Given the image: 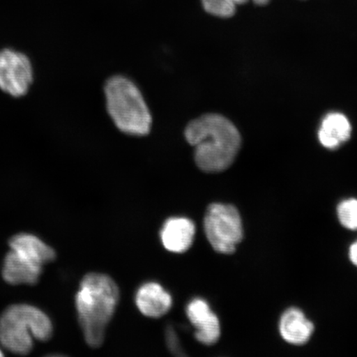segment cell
<instances>
[{"label":"cell","instance_id":"obj_16","mask_svg":"<svg viewBox=\"0 0 357 357\" xmlns=\"http://www.w3.org/2000/svg\"><path fill=\"white\" fill-rule=\"evenodd\" d=\"M167 343L169 350L172 354L177 356H185V354L183 351L178 337L172 327H168L166 332Z\"/></svg>","mask_w":357,"mask_h":357},{"label":"cell","instance_id":"obj_19","mask_svg":"<svg viewBox=\"0 0 357 357\" xmlns=\"http://www.w3.org/2000/svg\"><path fill=\"white\" fill-rule=\"evenodd\" d=\"M248 1V0H234V2L236 4V6H238V4H243Z\"/></svg>","mask_w":357,"mask_h":357},{"label":"cell","instance_id":"obj_10","mask_svg":"<svg viewBox=\"0 0 357 357\" xmlns=\"http://www.w3.org/2000/svg\"><path fill=\"white\" fill-rule=\"evenodd\" d=\"M136 305L144 316L159 319L171 310L172 298L162 285L150 282L142 285L138 289L136 294Z\"/></svg>","mask_w":357,"mask_h":357},{"label":"cell","instance_id":"obj_13","mask_svg":"<svg viewBox=\"0 0 357 357\" xmlns=\"http://www.w3.org/2000/svg\"><path fill=\"white\" fill-rule=\"evenodd\" d=\"M351 127L346 116L332 113L326 116L319 129L321 144L328 149H336L351 137Z\"/></svg>","mask_w":357,"mask_h":357},{"label":"cell","instance_id":"obj_2","mask_svg":"<svg viewBox=\"0 0 357 357\" xmlns=\"http://www.w3.org/2000/svg\"><path fill=\"white\" fill-rule=\"evenodd\" d=\"M119 301V289L110 276L89 273L80 282L75 296L79 322L87 344L99 348Z\"/></svg>","mask_w":357,"mask_h":357},{"label":"cell","instance_id":"obj_8","mask_svg":"<svg viewBox=\"0 0 357 357\" xmlns=\"http://www.w3.org/2000/svg\"><path fill=\"white\" fill-rule=\"evenodd\" d=\"M195 225L187 218H171L164 223L160 238L165 248L175 253L188 251L193 244Z\"/></svg>","mask_w":357,"mask_h":357},{"label":"cell","instance_id":"obj_1","mask_svg":"<svg viewBox=\"0 0 357 357\" xmlns=\"http://www.w3.org/2000/svg\"><path fill=\"white\" fill-rule=\"evenodd\" d=\"M187 142L195 147V162L204 172L225 171L234 162L241 146L240 133L221 114H207L191 120L185 130Z\"/></svg>","mask_w":357,"mask_h":357},{"label":"cell","instance_id":"obj_15","mask_svg":"<svg viewBox=\"0 0 357 357\" xmlns=\"http://www.w3.org/2000/svg\"><path fill=\"white\" fill-rule=\"evenodd\" d=\"M204 10L213 16L231 17L234 15L236 4L234 0H201Z\"/></svg>","mask_w":357,"mask_h":357},{"label":"cell","instance_id":"obj_12","mask_svg":"<svg viewBox=\"0 0 357 357\" xmlns=\"http://www.w3.org/2000/svg\"><path fill=\"white\" fill-rule=\"evenodd\" d=\"M10 247L13 251L42 266L56 258L54 250L32 234H20L13 236Z\"/></svg>","mask_w":357,"mask_h":357},{"label":"cell","instance_id":"obj_11","mask_svg":"<svg viewBox=\"0 0 357 357\" xmlns=\"http://www.w3.org/2000/svg\"><path fill=\"white\" fill-rule=\"evenodd\" d=\"M314 327L303 312L289 309L284 312L280 322V332L284 341L294 345H303L310 340Z\"/></svg>","mask_w":357,"mask_h":357},{"label":"cell","instance_id":"obj_5","mask_svg":"<svg viewBox=\"0 0 357 357\" xmlns=\"http://www.w3.org/2000/svg\"><path fill=\"white\" fill-rule=\"evenodd\" d=\"M204 226L209 243L218 253H234L243 238L242 220L238 209L233 205H209Z\"/></svg>","mask_w":357,"mask_h":357},{"label":"cell","instance_id":"obj_14","mask_svg":"<svg viewBox=\"0 0 357 357\" xmlns=\"http://www.w3.org/2000/svg\"><path fill=\"white\" fill-rule=\"evenodd\" d=\"M337 215L342 225L350 230H357V200L347 199L338 205Z\"/></svg>","mask_w":357,"mask_h":357},{"label":"cell","instance_id":"obj_17","mask_svg":"<svg viewBox=\"0 0 357 357\" xmlns=\"http://www.w3.org/2000/svg\"><path fill=\"white\" fill-rule=\"evenodd\" d=\"M349 255L351 262L357 266V242L350 248Z\"/></svg>","mask_w":357,"mask_h":357},{"label":"cell","instance_id":"obj_7","mask_svg":"<svg viewBox=\"0 0 357 357\" xmlns=\"http://www.w3.org/2000/svg\"><path fill=\"white\" fill-rule=\"evenodd\" d=\"M186 314L195 328V337L204 345H213L220 337V320L202 298H196L186 307Z\"/></svg>","mask_w":357,"mask_h":357},{"label":"cell","instance_id":"obj_18","mask_svg":"<svg viewBox=\"0 0 357 357\" xmlns=\"http://www.w3.org/2000/svg\"><path fill=\"white\" fill-rule=\"evenodd\" d=\"M252 1L257 4V6H266V4L270 2V0H252Z\"/></svg>","mask_w":357,"mask_h":357},{"label":"cell","instance_id":"obj_4","mask_svg":"<svg viewBox=\"0 0 357 357\" xmlns=\"http://www.w3.org/2000/svg\"><path fill=\"white\" fill-rule=\"evenodd\" d=\"M52 332L50 319L32 305H12L0 317V342L15 354H29L34 340L48 341Z\"/></svg>","mask_w":357,"mask_h":357},{"label":"cell","instance_id":"obj_9","mask_svg":"<svg viewBox=\"0 0 357 357\" xmlns=\"http://www.w3.org/2000/svg\"><path fill=\"white\" fill-rule=\"evenodd\" d=\"M43 268L10 250L4 258L2 275L10 284H35L42 274Z\"/></svg>","mask_w":357,"mask_h":357},{"label":"cell","instance_id":"obj_6","mask_svg":"<svg viewBox=\"0 0 357 357\" xmlns=\"http://www.w3.org/2000/svg\"><path fill=\"white\" fill-rule=\"evenodd\" d=\"M33 82V67L28 56L4 49L0 52V89L13 97H21Z\"/></svg>","mask_w":357,"mask_h":357},{"label":"cell","instance_id":"obj_3","mask_svg":"<svg viewBox=\"0 0 357 357\" xmlns=\"http://www.w3.org/2000/svg\"><path fill=\"white\" fill-rule=\"evenodd\" d=\"M106 107L119 131L127 135L145 137L151 132L153 117L144 96L132 79L115 75L105 84Z\"/></svg>","mask_w":357,"mask_h":357},{"label":"cell","instance_id":"obj_20","mask_svg":"<svg viewBox=\"0 0 357 357\" xmlns=\"http://www.w3.org/2000/svg\"><path fill=\"white\" fill-rule=\"evenodd\" d=\"M3 356V354H2L1 350H0V356Z\"/></svg>","mask_w":357,"mask_h":357}]
</instances>
